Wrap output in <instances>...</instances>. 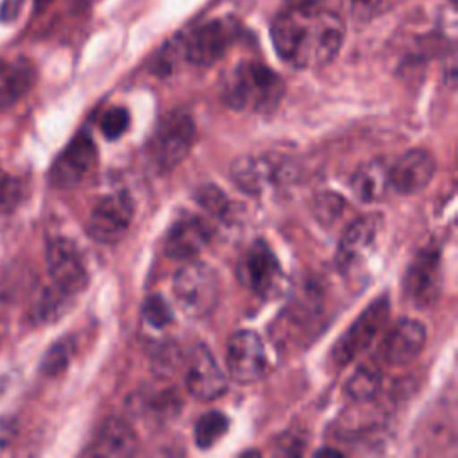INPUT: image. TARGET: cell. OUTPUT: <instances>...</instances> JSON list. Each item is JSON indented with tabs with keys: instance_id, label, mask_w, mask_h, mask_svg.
Listing matches in <instances>:
<instances>
[{
	"instance_id": "35",
	"label": "cell",
	"mask_w": 458,
	"mask_h": 458,
	"mask_svg": "<svg viewBox=\"0 0 458 458\" xmlns=\"http://www.w3.org/2000/svg\"><path fill=\"white\" fill-rule=\"evenodd\" d=\"M317 454H338V456H340L342 453L336 451V449H331V447H324V449H318Z\"/></svg>"
},
{
	"instance_id": "8",
	"label": "cell",
	"mask_w": 458,
	"mask_h": 458,
	"mask_svg": "<svg viewBox=\"0 0 458 458\" xmlns=\"http://www.w3.org/2000/svg\"><path fill=\"white\" fill-rule=\"evenodd\" d=\"M47 267L52 283L72 297L88 284V270L73 242L55 238L47 247Z\"/></svg>"
},
{
	"instance_id": "4",
	"label": "cell",
	"mask_w": 458,
	"mask_h": 458,
	"mask_svg": "<svg viewBox=\"0 0 458 458\" xmlns=\"http://www.w3.org/2000/svg\"><path fill=\"white\" fill-rule=\"evenodd\" d=\"M172 288L179 310L191 318L206 317L216 306L218 279L215 270L202 261L188 259L175 274Z\"/></svg>"
},
{
	"instance_id": "25",
	"label": "cell",
	"mask_w": 458,
	"mask_h": 458,
	"mask_svg": "<svg viewBox=\"0 0 458 458\" xmlns=\"http://www.w3.org/2000/svg\"><path fill=\"white\" fill-rule=\"evenodd\" d=\"M182 361H184V358H182V352L179 351V347L175 344H166L154 354L152 370L157 377L168 379L182 367Z\"/></svg>"
},
{
	"instance_id": "21",
	"label": "cell",
	"mask_w": 458,
	"mask_h": 458,
	"mask_svg": "<svg viewBox=\"0 0 458 458\" xmlns=\"http://www.w3.org/2000/svg\"><path fill=\"white\" fill-rule=\"evenodd\" d=\"M36 70L30 61L16 59L0 73V109L11 107L34 84Z\"/></svg>"
},
{
	"instance_id": "14",
	"label": "cell",
	"mask_w": 458,
	"mask_h": 458,
	"mask_svg": "<svg viewBox=\"0 0 458 458\" xmlns=\"http://www.w3.org/2000/svg\"><path fill=\"white\" fill-rule=\"evenodd\" d=\"M211 240V227L195 215L181 216L172 224L165 238V254L172 259H193Z\"/></svg>"
},
{
	"instance_id": "33",
	"label": "cell",
	"mask_w": 458,
	"mask_h": 458,
	"mask_svg": "<svg viewBox=\"0 0 458 458\" xmlns=\"http://www.w3.org/2000/svg\"><path fill=\"white\" fill-rule=\"evenodd\" d=\"M14 440V422L9 419H0V454H4Z\"/></svg>"
},
{
	"instance_id": "24",
	"label": "cell",
	"mask_w": 458,
	"mask_h": 458,
	"mask_svg": "<svg viewBox=\"0 0 458 458\" xmlns=\"http://www.w3.org/2000/svg\"><path fill=\"white\" fill-rule=\"evenodd\" d=\"M72 299L70 293L59 290L55 284L48 290H45L36 304H34V317L38 322H54L55 318H59L68 306V301Z\"/></svg>"
},
{
	"instance_id": "1",
	"label": "cell",
	"mask_w": 458,
	"mask_h": 458,
	"mask_svg": "<svg viewBox=\"0 0 458 458\" xmlns=\"http://www.w3.org/2000/svg\"><path fill=\"white\" fill-rule=\"evenodd\" d=\"M277 55L293 68H318L342 48L345 25L338 13L318 4H292L270 25Z\"/></svg>"
},
{
	"instance_id": "6",
	"label": "cell",
	"mask_w": 458,
	"mask_h": 458,
	"mask_svg": "<svg viewBox=\"0 0 458 458\" xmlns=\"http://www.w3.org/2000/svg\"><path fill=\"white\" fill-rule=\"evenodd\" d=\"M240 29L231 20H211L193 29L182 39L184 59L197 66H211L224 57L238 38Z\"/></svg>"
},
{
	"instance_id": "36",
	"label": "cell",
	"mask_w": 458,
	"mask_h": 458,
	"mask_svg": "<svg viewBox=\"0 0 458 458\" xmlns=\"http://www.w3.org/2000/svg\"><path fill=\"white\" fill-rule=\"evenodd\" d=\"M320 0H295L293 4H318Z\"/></svg>"
},
{
	"instance_id": "3",
	"label": "cell",
	"mask_w": 458,
	"mask_h": 458,
	"mask_svg": "<svg viewBox=\"0 0 458 458\" xmlns=\"http://www.w3.org/2000/svg\"><path fill=\"white\" fill-rule=\"evenodd\" d=\"M195 123L186 111H172L161 118L148 140V157L159 172L175 168L190 152Z\"/></svg>"
},
{
	"instance_id": "34",
	"label": "cell",
	"mask_w": 458,
	"mask_h": 458,
	"mask_svg": "<svg viewBox=\"0 0 458 458\" xmlns=\"http://www.w3.org/2000/svg\"><path fill=\"white\" fill-rule=\"evenodd\" d=\"M52 2H54V0H34V11H36V13H41V11H45Z\"/></svg>"
},
{
	"instance_id": "16",
	"label": "cell",
	"mask_w": 458,
	"mask_h": 458,
	"mask_svg": "<svg viewBox=\"0 0 458 458\" xmlns=\"http://www.w3.org/2000/svg\"><path fill=\"white\" fill-rule=\"evenodd\" d=\"M404 293L417 306H428L440 292V259L431 249L422 250L411 261L404 276Z\"/></svg>"
},
{
	"instance_id": "12",
	"label": "cell",
	"mask_w": 458,
	"mask_h": 458,
	"mask_svg": "<svg viewBox=\"0 0 458 458\" xmlns=\"http://www.w3.org/2000/svg\"><path fill=\"white\" fill-rule=\"evenodd\" d=\"M388 318V301L377 299L370 304L349 327V331L338 340L335 347V360L338 363H349L356 354H360L383 327Z\"/></svg>"
},
{
	"instance_id": "26",
	"label": "cell",
	"mask_w": 458,
	"mask_h": 458,
	"mask_svg": "<svg viewBox=\"0 0 458 458\" xmlns=\"http://www.w3.org/2000/svg\"><path fill=\"white\" fill-rule=\"evenodd\" d=\"M129 127V111L125 107H111L102 114L100 131L107 140H118Z\"/></svg>"
},
{
	"instance_id": "9",
	"label": "cell",
	"mask_w": 458,
	"mask_h": 458,
	"mask_svg": "<svg viewBox=\"0 0 458 458\" xmlns=\"http://www.w3.org/2000/svg\"><path fill=\"white\" fill-rule=\"evenodd\" d=\"M225 363L231 377L238 383H252L259 379L267 365L261 338L254 331L234 333L227 342Z\"/></svg>"
},
{
	"instance_id": "20",
	"label": "cell",
	"mask_w": 458,
	"mask_h": 458,
	"mask_svg": "<svg viewBox=\"0 0 458 458\" xmlns=\"http://www.w3.org/2000/svg\"><path fill=\"white\" fill-rule=\"evenodd\" d=\"M138 449V437L134 429L122 419L107 420L95 442V454L98 456H131Z\"/></svg>"
},
{
	"instance_id": "30",
	"label": "cell",
	"mask_w": 458,
	"mask_h": 458,
	"mask_svg": "<svg viewBox=\"0 0 458 458\" xmlns=\"http://www.w3.org/2000/svg\"><path fill=\"white\" fill-rule=\"evenodd\" d=\"M68 358H70V351L68 345L64 342H57L54 347H50L47 351V354L43 356L41 361V370L45 374H59L66 365H68Z\"/></svg>"
},
{
	"instance_id": "27",
	"label": "cell",
	"mask_w": 458,
	"mask_h": 458,
	"mask_svg": "<svg viewBox=\"0 0 458 458\" xmlns=\"http://www.w3.org/2000/svg\"><path fill=\"white\" fill-rule=\"evenodd\" d=\"M143 317L154 327H165L172 322V310L161 295H150L143 302Z\"/></svg>"
},
{
	"instance_id": "22",
	"label": "cell",
	"mask_w": 458,
	"mask_h": 458,
	"mask_svg": "<svg viewBox=\"0 0 458 458\" xmlns=\"http://www.w3.org/2000/svg\"><path fill=\"white\" fill-rule=\"evenodd\" d=\"M383 386V376L377 369L363 365L347 379L345 392L354 401H370L374 399Z\"/></svg>"
},
{
	"instance_id": "15",
	"label": "cell",
	"mask_w": 458,
	"mask_h": 458,
	"mask_svg": "<svg viewBox=\"0 0 458 458\" xmlns=\"http://www.w3.org/2000/svg\"><path fill=\"white\" fill-rule=\"evenodd\" d=\"M435 168V157L429 152L411 148L390 165V190L401 195L417 193L433 179Z\"/></svg>"
},
{
	"instance_id": "19",
	"label": "cell",
	"mask_w": 458,
	"mask_h": 458,
	"mask_svg": "<svg viewBox=\"0 0 458 458\" xmlns=\"http://www.w3.org/2000/svg\"><path fill=\"white\" fill-rule=\"evenodd\" d=\"M351 190L361 202H377L390 190V165L381 159H369L351 177Z\"/></svg>"
},
{
	"instance_id": "18",
	"label": "cell",
	"mask_w": 458,
	"mask_h": 458,
	"mask_svg": "<svg viewBox=\"0 0 458 458\" xmlns=\"http://www.w3.org/2000/svg\"><path fill=\"white\" fill-rule=\"evenodd\" d=\"M229 175L245 193L259 195L277 181L279 168L265 156H243L231 165Z\"/></svg>"
},
{
	"instance_id": "7",
	"label": "cell",
	"mask_w": 458,
	"mask_h": 458,
	"mask_svg": "<svg viewBox=\"0 0 458 458\" xmlns=\"http://www.w3.org/2000/svg\"><path fill=\"white\" fill-rule=\"evenodd\" d=\"M134 215V202L127 191L106 195L93 208L88 231L100 243H116L125 236Z\"/></svg>"
},
{
	"instance_id": "2",
	"label": "cell",
	"mask_w": 458,
	"mask_h": 458,
	"mask_svg": "<svg viewBox=\"0 0 458 458\" xmlns=\"http://www.w3.org/2000/svg\"><path fill=\"white\" fill-rule=\"evenodd\" d=\"M284 93L283 79L263 63L245 61L224 79L222 95L229 107L249 113H270Z\"/></svg>"
},
{
	"instance_id": "32",
	"label": "cell",
	"mask_w": 458,
	"mask_h": 458,
	"mask_svg": "<svg viewBox=\"0 0 458 458\" xmlns=\"http://www.w3.org/2000/svg\"><path fill=\"white\" fill-rule=\"evenodd\" d=\"M23 7V0H2L0 2V21L13 23Z\"/></svg>"
},
{
	"instance_id": "31",
	"label": "cell",
	"mask_w": 458,
	"mask_h": 458,
	"mask_svg": "<svg viewBox=\"0 0 458 458\" xmlns=\"http://www.w3.org/2000/svg\"><path fill=\"white\" fill-rule=\"evenodd\" d=\"M317 218L322 222H333L342 211V199L335 193H324L317 199Z\"/></svg>"
},
{
	"instance_id": "5",
	"label": "cell",
	"mask_w": 458,
	"mask_h": 458,
	"mask_svg": "<svg viewBox=\"0 0 458 458\" xmlns=\"http://www.w3.org/2000/svg\"><path fill=\"white\" fill-rule=\"evenodd\" d=\"M238 279L245 288L263 299L279 295L284 286L283 268L263 240H256L242 256L238 263Z\"/></svg>"
},
{
	"instance_id": "29",
	"label": "cell",
	"mask_w": 458,
	"mask_h": 458,
	"mask_svg": "<svg viewBox=\"0 0 458 458\" xmlns=\"http://www.w3.org/2000/svg\"><path fill=\"white\" fill-rule=\"evenodd\" d=\"M390 0H351V14L356 21H370L383 14Z\"/></svg>"
},
{
	"instance_id": "17",
	"label": "cell",
	"mask_w": 458,
	"mask_h": 458,
	"mask_svg": "<svg viewBox=\"0 0 458 458\" xmlns=\"http://www.w3.org/2000/svg\"><path fill=\"white\" fill-rule=\"evenodd\" d=\"M426 344V327L415 318H403L386 333L381 352L390 365H408Z\"/></svg>"
},
{
	"instance_id": "11",
	"label": "cell",
	"mask_w": 458,
	"mask_h": 458,
	"mask_svg": "<svg viewBox=\"0 0 458 458\" xmlns=\"http://www.w3.org/2000/svg\"><path fill=\"white\" fill-rule=\"evenodd\" d=\"M95 145L89 134H77L59 154L50 168V182L57 188H72L79 184L95 163Z\"/></svg>"
},
{
	"instance_id": "13",
	"label": "cell",
	"mask_w": 458,
	"mask_h": 458,
	"mask_svg": "<svg viewBox=\"0 0 458 458\" xmlns=\"http://www.w3.org/2000/svg\"><path fill=\"white\" fill-rule=\"evenodd\" d=\"M379 229L381 216L376 213H369L352 220L340 238V245L336 250L338 267L342 270H351L363 263L372 252Z\"/></svg>"
},
{
	"instance_id": "10",
	"label": "cell",
	"mask_w": 458,
	"mask_h": 458,
	"mask_svg": "<svg viewBox=\"0 0 458 458\" xmlns=\"http://www.w3.org/2000/svg\"><path fill=\"white\" fill-rule=\"evenodd\" d=\"M186 388L200 401H211L227 392V377L204 344H199L186 358Z\"/></svg>"
},
{
	"instance_id": "28",
	"label": "cell",
	"mask_w": 458,
	"mask_h": 458,
	"mask_svg": "<svg viewBox=\"0 0 458 458\" xmlns=\"http://www.w3.org/2000/svg\"><path fill=\"white\" fill-rule=\"evenodd\" d=\"M195 200L206 208L208 211H213L216 215H224L227 211V199L222 193V190H218L213 184H204L199 186L195 191Z\"/></svg>"
},
{
	"instance_id": "23",
	"label": "cell",
	"mask_w": 458,
	"mask_h": 458,
	"mask_svg": "<svg viewBox=\"0 0 458 458\" xmlns=\"http://www.w3.org/2000/svg\"><path fill=\"white\" fill-rule=\"evenodd\" d=\"M227 428L229 419L222 411H206L197 419L193 426V438L197 447L209 449L225 435Z\"/></svg>"
}]
</instances>
